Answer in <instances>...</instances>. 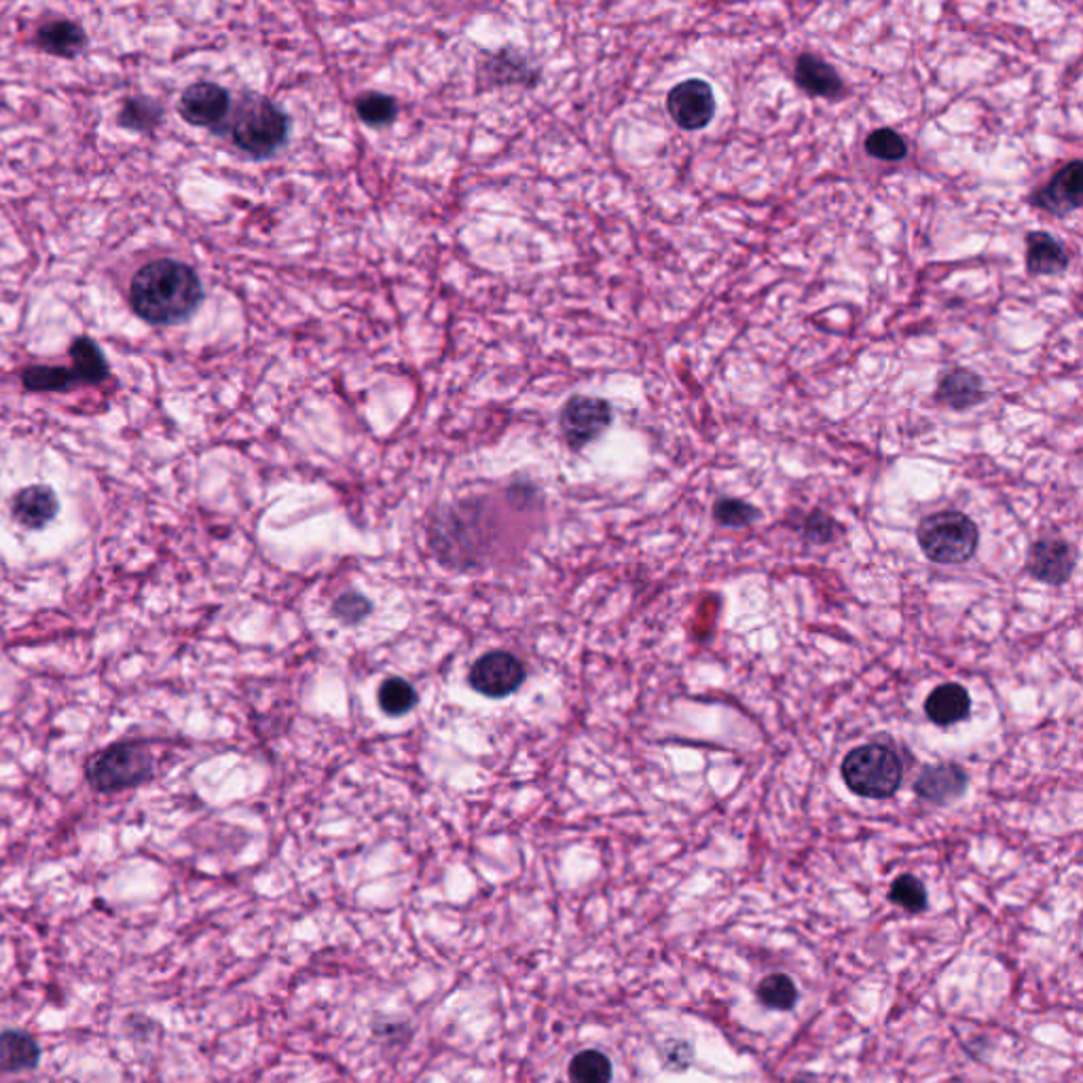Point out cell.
<instances>
[{
	"instance_id": "obj_1",
	"label": "cell",
	"mask_w": 1083,
	"mask_h": 1083,
	"mask_svg": "<svg viewBox=\"0 0 1083 1083\" xmlns=\"http://www.w3.org/2000/svg\"><path fill=\"white\" fill-rule=\"evenodd\" d=\"M201 300V280L187 262L174 259L147 262L132 278V309L140 320L155 327L185 322L197 311Z\"/></svg>"
},
{
	"instance_id": "obj_2",
	"label": "cell",
	"mask_w": 1083,
	"mask_h": 1083,
	"mask_svg": "<svg viewBox=\"0 0 1083 1083\" xmlns=\"http://www.w3.org/2000/svg\"><path fill=\"white\" fill-rule=\"evenodd\" d=\"M223 132H229L233 145L253 159H267L288 138V116L269 98L248 91L229 111Z\"/></svg>"
},
{
	"instance_id": "obj_3",
	"label": "cell",
	"mask_w": 1083,
	"mask_h": 1083,
	"mask_svg": "<svg viewBox=\"0 0 1083 1083\" xmlns=\"http://www.w3.org/2000/svg\"><path fill=\"white\" fill-rule=\"evenodd\" d=\"M842 779L861 798H891L903 779V766L896 751L885 746H863L842 760Z\"/></svg>"
},
{
	"instance_id": "obj_4",
	"label": "cell",
	"mask_w": 1083,
	"mask_h": 1083,
	"mask_svg": "<svg viewBox=\"0 0 1083 1083\" xmlns=\"http://www.w3.org/2000/svg\"><path fill=\"white\" fill-rule=\"evenodd\" d=\"M925 557L942 565H959L972 559L980 533L972 519L959 510H942L925 517L916 531Z\"/></svg>"
},
{
	"instance_id": "obj_5",
	"label": "cell",
	"mask_w": 1083,
	"mask_h": 1083,
	"mask_svg": "<svg viewBox=\"0 0 1083 1083\" xmlns=\"http://www.w3.org/2000/svg\"><path fill=\"white\" fill-rule=\"evenodd\" d=\"M152 758L140 743H116L96 755L87 766V782L102 793L130 789L149 782Z\"/></svg>"
},
{
	"instance_id": "obj_6",
	"label": "cell",
	"mask_w": 1083,
	"mask_h": 1083,
	"mask_svg": "<svg viewBox=\"0 0 1083 1083\" xmlns=\"http://www.w3.org/2000/svg\"><path fill=\"white\" fill-rule=\"evenodd\" d=\"M612 421L614 411L607 401L598 396H574L561 411V432L569 447L580 451L595 443Z\"/></svg>"
},
{
	"instance_id": "obj_7",
	"label": "cell",
	"mask_w": 1083,
	"mask_h": 1083,
	"mask_svg": "<svg viewBox=\"0 0 1083 1083\" xmlns=\"http://www.w3.org/2000/svg\"><path fill=\"white\" fill-rule=\"evenodd\" d=\"M468 681L487 699H504L524 686V663L510 652H489L472 665Z\"/></svg>"
},
{
	"instance_id": "obj_8",
	"label": "cell",
	"mask_w": 1083,
	"mask_h": 1083,
	"mask_svg": "<svg viewBox=\"0 0 1083 1083\" xmlns=\"http://www.w3.org/2000/svg\"><path fill=\"white\" fill-rule=\"evenodd\" d=\"M667 111L673 123L686 132L705 130L715 116V96L703 78H688L673 87L667 96Z\"/></svg>"
},
{
	"instance_id": "obj_9",
	"label": "cell",
	"mask_w": 1083,
	"mask_h": 1083,
	"mask_svg": "<svg viewBox=\"0 0 1083 1083\" xmlns=\"http://www.w3.org/2000/svg\"><path fill=\"white\" fill-rule=\"evenodd\" d=\"M229 111H231L229 91L221 85L208 81L188 85L179 102V112L187 123L197 127H210L217 134H223Z\"/></svg>"
},
{
	"instance_id": "obj_10",
	"label": "cell",
	"mask_w": 1083,
	"mask_h": 1083,
	"mask_svg": "<svg viewBox=\"0 0 1083 1083\" xmlns=\"http://www.w3.org/2000/svg\"><path fill=\"white\" fill-rule=\"evenodd\" d=\"M1083 193V163L1080 159L1060 168L1049 183L1031 195V204L1051 217L1064 219L1080 210Z\"/></svg>"
},
{
	"instance_id": "obj_11",
	"label": "cell",
	"mask_w": 1083,
	"mask_h": 1083,
	"mask_svg": "<svg viewBox=\"0 0 1083 1083\" xmlns=\"http://www.w3.org/2000/svg\"><path fill=\"white\" fill-rule=\"evenodd\" d=\"M1075 561H1078V555L1069 542L1056 540V538H1044L1031 546L1026 567H1029L1031 576L1037 578L1039 582L1058 587L1071 578V574L1075 569Z\"/></svg>"
},
{
	"instance_id": "obj_12",
	"label": "cell",
	"mask_w": 1083,
	"mask_h": 1083,
	"mask_svg": "<svg viewBox=\"0 0 1083 1083\" xmlns=\"http://www.w3.org/2000/svg\"><path fill=\"white\" fill-rule=\"evenodd\" d=\"M793 81L811 98L836 100L845 94V81L840 73L815 53H800L793 69Z\"/></svg>"
},
{
	"instance_id": "obj_13",
	"label": "cell",
	"mask_w": 1083,
	"mask_h": 1083,
	"mask_svg": "<svg viewBox=\"0 0 1083 1083\" xmlns=\"http://www.w3.org/2000/svg\"><path fill=\"white\" fill-rule=\"evenodd\" d=\"M60 510V500L56 491L47 485L24 487L11 500V515L26 529H42L56 519Z\"/></svg>"
},
{
	"instance_id": "obj_14",
	"label": "cell",
	"mask_w": 1083,
	"mask_h": 1083,
	"mask_svg": "<svg viewBox=\"0 0 1083 1083\" xmlns=\"http://www.w3.org/2000/svg\"><path fill=\"white\" fill-rule=\"evenodd\" d=\"M986 398L984 394V381L980 374L968 371V369H957L944 374L937 383L935 390V401L952 411H965L980 405Z\"/></svg>"
},
{
	"instance_id": "obj_15",
	"label": "cell",
	"mask_w": 1083,
	"mask_h": 1083,
	"mask_svg": "<svg viewBox=\"0 0 1083 1083\" xmlns=\"http://www.w3.org/2000/svg\"><path fill=\"white\" fill-rule=\"evenodd\" d=\"M1026 271L1031 275H1060L1069 267V253L1064 244L1046 231H1031L1026 235Z\"/></svg>"
},
{
	"instance_id": "obj_16",
	"label": "cell",
	"mask_w": 1083,
	"mask_h": 1083,
	"mask_svg": "<svg viewBox=\"0 0 1083 1083\" xmlns=\"http://www.w3.org/2000/svg\"><path fill=\"white\" fill-rule=\"evenodd\" d=\"M968 785V775L955 766V764H942L927 768L919 782H916V793L923 800H930L934 804H948L957 800Z\"/></svg>"
},
{
	"instance_id": "obj_17",
	"label": "cell",
	"mask_w": 1083,
	"mask_h": 1083,
	"mask_svg": "<svg viewBox=\"0 0 1083 1083\" xmlns=\"http://www.w3.org/2000/svg\"><path fill=\"white\" fill-rule=\"evenodd\" d=\"M972 710L970 694L959 684H942L925 701V713L937 726H952L965 719Z\"/></svg>"
},
{
	"instance_id": "obj_18",
	"label": "cell",
	"mask_w": 1083,
	"mask_h": 1083,
	"mask_svg": "<svg viewBox=\"0 0 1083 1083\" xmlns=\"http://www.w3.org/2000/svg\"><path fill=\"white\" fill-rule=\"evenodd\" d=\"M40 1062L37 1039L24 1031L7 1029L0 1033V1071L22 1073L33 1071Z\"/></svg>"
},
{
	"instance_id": "obj_19",
	"label": "cell",
	"mask_w": 1083,
	"mask_h": 1083,
	"mask_svg": "<svg viewBox=\"0 0 1083 1083\" xmlns=\"http://www.w3.org/2000/svg\"><path fill=\"white\" fill-rule=\"evenodd\" d=\"M35 40L45 53L58 58H76L87 45V35L75 22L56 20L42 24L37 30Z\"/></svg>"
},
{
	"instance_id": "obj_20",
	"label": "cell",
	"mask_w": 1083,
	"mask_h": 1083,
	"mask_svg": "<svg viewBox=\"0 0 1083 1083\" xmlns=\"http://www.w3.org/2000/svg\"><path fill=\"white\" fill-rule=\"evenodd\" d=\"M71 358H73V373H75L78 383L100 385L111 374L109 362H107L102 349L89 336H78L73 341Z\"/></svg>"
},
{
	"instance_id": "obj_21",
	"label": "cell",
	"mask_w": 1083,
	"mask_h": 1083,
	"mask_svg": "<svg viewBox=\"0 0 1083 1083\" xmlns=\"http://www.w3.org/2000/svg\"><path fill=\"white\" fill-rule=\"evenodd\" d=\"M22 383L28 392H71L78 381L73 369L37 365L24 369Z\"/></svg>"
},
{
	"instance_id": "obj_22",
	"label": "cell",
	"mask_w": 1083,
	"mask_h": 1083,
	"mask_svg": "<svg viewBox=\"0 0 1083 1083\" xmlns=\"http://www.w3.org/2000/svg\"><path fill=\"white\" fill-rule=\"evenodd\" d=\"M379 707L390 717L407 715L417 705V692L411 684L403 677H390L379 686L377 692Z\"/></svg>"
},
{
	"instance_id": "obj_23",
	"label": "cell",
	"mask_w": 1083,
	"mask_h": 1083,
	"mask_svg": "<svg viewBox=\"0 0 1083 1083\" xmlns=\"http://www.w3.org/2000/svg\"><path fill=\"white\" fill-rule=\"evenodd\" d=\"M161 116H163V111L155 100L130 98L123 102V109L119 112L116 121L121 127L132 130V132H150L159 125Z\"/></svg>"
},
{
	"instance_id": "obj_24",
	"label": "cell",
	"mask_w": 1083,
	"mask_h": 1083,
	"mask_svg": "<svg viewBox=\"0 0 1083 1083\" xmlns=\"http://www.w3.org/2000/svg\"><path fill=\"white\" fill-rule=\"evenodd\" d=\"M610 1080H612V1062L598 1049L580 1051L569 1064L571 1083H610Z\"/></svg>"
},
{
	"instance_id": "obj_25",
	"label": "cell",
	"mask_w": 1083,
	"mask_h": 1083,
	"mask_svg": "<svg viewBox=\"0 0 1083 1083\" xmlns=\"http://www.w3.org/2000/svg\"><path fill=\"white\" fill-rule=\"evenodd\" d=\"M758 997H760V1001L766 1008L784 1009V1011H787V1009L796 1006L798 990H796V984L791 982L789 975H785V973H771V975H766L760 982Z\"/></svg>"
},
{
	"instance_id": "obj_26",
	"label": "cell",
	"mask_w": 1083,
	"mask_h": 1083,
	"mask_svg": "<svg viewBox=\"0 0 1083 1083\" xmlns=\"http://www.w3.org/2000/svg\"><path fill=\"white\" fill-rule=\"evenodd\" d=\"M356 112L367 125L381 127V125H390L396 119L398 104L392 96H385L381 91H367V94L358 96Z\"/></svg>"
},
{
	"instance_id": "obj_27",
	"label": "cell",
	"mask_w": 1083,
	"mask_h": 1083,
	"mask_svg": "<svg viewBox=\"0 0 1083 1083\" xmlns=\"http://www.w3.org/2000/svg\"><path fill=\"white\" fill-rule=\"evenodd\" d=\"M865 150L870 157L881 161H901L908 155V143L891 127H878L865 138Z\"/></svg>"
},
{
	"instance_id": "obj_28",
	"label": "cell",
	"mask_w": 1083,
	"mask_h": 1083,
	"mask_svg": "<svg viewBox=\"0 0 1083 1083\" xmlns=\"http://www.w3.org/2000/svg\"><path fill=\"white\" fill-rule=\"evenodd\" d=\"M713 517H715L717 524L724 525V527L741 529V527L755 524L760 519V510L753 504L746 502V500L722 497L713 506Z\"/></svg>"
},
{
	"instance_id": "obj_29",
	"label": "cell",
	"mask_w": 1083,
	"mask_h": 1083,
	"mask_svg": "<svg viewBox=\"0 0 1083 1083\" xmlns=\"http://www.w3.org/2000/svg\"><path fill=\"white\" fill-rule=\"evenodd\" d=\"M889 899L908 912H921L927 906V891L916 876L903 874L891 885Z\"/></svg>"
},
{
	"instance_id": "obj_30",
	"label": "cell",
	"mask_w": 1083,
	"mask_h": 1083,
	"mask_svg": "<svg viewBox=\"0 0 1083 1083\" xmlns=\"http://www.w3.org/2000/svg\"><path fill=\"white\" fill-rule=\"evenodd\" d=\"M371 612V601L358 593H345L335 601L336 618H341L347 625L360 623L365 616Z\"/></svg>"
},
{
	"instance_id": "obj_31",
	"label": "cell",
	"mask_w": 1083,
	"mask_h": 1083,
	"mask_svg": "<svg viewBox=\"0 0 1083 1083\" xmlns=\"http://www.w3.org/2000/svg\"><path fill=\"white\" fill-rule=\"evenodd\" d=\"M838 533V525L822 510H815L804 521V538L811 544H827Z\"/></svg>"
}]
</instances>
